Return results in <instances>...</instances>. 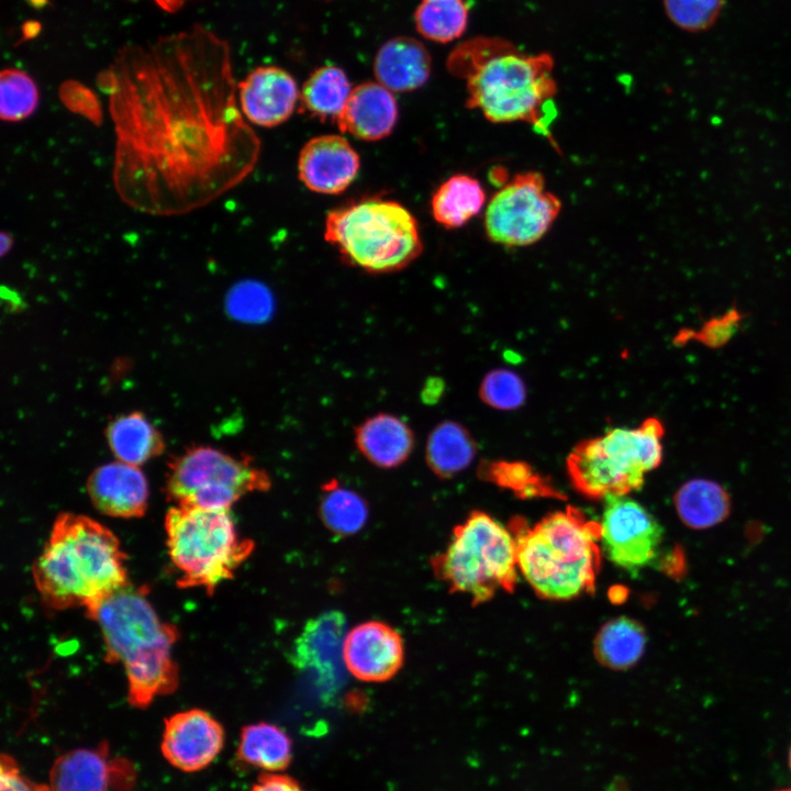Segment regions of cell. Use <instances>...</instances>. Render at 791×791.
<instances>
[{"label": "cell", "instance_id": "3957f363", "mask_svg": "<svg viewBox=\"0 0 791 791\" xmlns=\"http://www.w3.org/2000/svg\"><path fill=\"white\" fill-rule=\"evenodd\" d=\"M119 538L81 514L60 513L32 567L44 603L54 610H85L129 583Z\"/></svg>", "mask_w": 791, "mask_h": 791}, {"label": "cell", "instance_id": "ffe728a7", "mask_svg": "<svg viewBox=\"0 0 791 791\" xmlns=\"http://www.w3.org/2000/svg\"><path fill=\"white\" fill-rule=\"evenodd\" d=\"M398 120L393 92L379 82L367 81L352 92L336 119L338 129L363 141L387 137Z\"/></svg>", "mask_w": 791, "mask_h": 791}, {"label": "cell", "instance_id": "30bf717a", "mask_svg": "<svg viewBox=\"0 0 791 791\" xmlns=\"http://www.w3.org/2000/svg\"><path fill=\"white\" fill-rule=\"evenodd\" d=\"M165 486L175 505L230 510L242 497L269 490L271 480L248 456L196 446L169 461Z\"/></svg>", "mask_w": 791, "mask_h": 791}, {"label": "cell", "instance_id": "5bb4252c", "mask_svg": "<svg viewBox=\"0 0 791 791\" xmlns=\"http://www.w3.org/2000/svg\"><path fill=\"white\" fill-rule=\"evenodd\" d=\"M343 658L346 670L356 679L385 682L393 678L403 666V639L389 624L367 621L346 634Z\"/></svg>", "mask_w": 791, "mask_h": 791}, {"label": "cell", "instance_id": "9a60e30c", "mask_svg": "<svg viewBox=\"0 0 791 791\" xmlns=\"http://www.w3.org/2000/svg\"><path fill=\"white\" fill-rule=\"evenodd\" d=\"M135 772L125 759H111L104 744L94 749L79 748L59 756L49 772L53 791H109L127 789Z\"/></svg>", "mask_w": 791, "mask_h": 791}, {"label": "cell", "instance_id": "7a4b0ae2", "mask_svg": "<svg viewBox=\"0 0 791 791\" xmlns=\"http://www.w3.org/2000/svg\"><path fill=\"white\" fill-rule=\"evenodd\" d=\"M549 53L525 54L506 40L479 36L456 46L447 69L466 81L470 109L492 123L524 122L552 138L557 83Z\"/></svg>", "mask_w": 791, "mask_h": 791}, {"label": "cell", "instance_id": "603a6c76", "mask_svg": "<svg viewBox=\"0 0 791 791\" xmlns=\"http://www.w3.org/2000/svg\"><path fill=\"white\" fill-rule=\"evenodd\" d=\"M675 506L684 525L704 530L720 524L729 515L731 498L720 483L695 478L679 487Z\"/></svg>", "mask_w": 791, "mask_h": 791}, {"label": "cell", "instance_id": "ab89813d", "mask_svg": "<svg viewBox=\"0 0 791 791\" xmlns=\"http://www.w3.org/2000/svg\"><path fill=\"white\" fill-rule=\"evenodd\" d=\"M13 246V236L5 231L0 234V255L5 256Z\"/></svg>", "mask_w": 791, "mask_h": 791}, {"label": "cell", "instance_id": "9c48e42d", "mask_svg": "<svg viewBox=\"0 0 791 791\" xmlns=\"http://www.w3.org/2000/svg\"><path fill=\"white\" fill-rule=\"evenodd\" d=\"M664 431L659 420L649 417L638 427H616L582 442L567 461L573 486L594 499L639 489L661 463Z\"/></svg>", "mask_w": 791, "mask_h": 791}, {"label": "cell", "instance_id": "4fadbf2b", "mask_svg": "<svg viewBox=\"0 0 791 791\" xmlns=\"http://www.w3.org/2000/svg\"><path fill=\"white\" fill-rule=\"evenodd\" d=\"M222 725L208 712L191 709L165 721L161 753L167 761L186 772L208 767L224 745Z\"/></svg>", "mask_w": 791, "mask_h": 791}, {"label": "cell", "instance_id": "d4e9b609", "mask_svg": "<svg viewBox=\"0 0 791 791\" xmlns=\"http://www.w3.org/2000/svg\"><path fill=\"white\" fill-rule=\"evenodd\" d=\"M486 203L481 183L468 175H454L445 180L431 200L434 220L446 229H456L477 215Z\"/></svg>", "mask_w": 791, "mask_h": 791}, {"label": "cell", "instance_id": "7402d4cb", "mask_svg": "<svg viewBox=\"0 0 791 791\" xmlns=\"http://www.w3.org/2000/svg\"><path fill=\"white\" fill-rule=\"evenodd\" d=\"M355 444L370 464L389 469L409 458L414 447V435L400 417L378 413L355 428Z\"/></svg>", "mask_w": 791, "mask_h": 791}, {"label": "cell", "instance_id": "8fae6325", "mask_svg": "<svg viewBox=\"0 0 791 791\" xmlns=\"http://www.w3.org/2000/svg\"><path fill=\"white\" fill-rule=\"evenodd\" d=\"M560 207L539 172L517 174L490 199L484 212L486 234L508 247L532 245L550 229Z\"/></svg>", "mask_w": 791, "mask_h": 791}, {"label": "cell", "instance_id": "d6986e66", "mask_svg": "<svg viewBox=\"0 0 791 791\" xmlns=\"http://www.w3.org/2000/svg\"><path fill=\"white\" fill-rule=\"evenodd\" d=\"M88 495L102 514L141 517L148 505V483L138 466L113 461L96 468L86 483Z\"/></svg>", "mask_w": 791, "mask_h": 791}, {"label": "cell", "instance_id": "7c38bea8", "mask_svg": "<svg viewBox=\"0 0 791 791\" xmlns=\"http://www.w3.org/2000/svg\"><path fill=\"white\" fill-rule=\"evenodd\" d=\"M600 522L601 548L616 566L637 571L659 556L662 528L639 503L623 495H608Z\"/></svg>", "mask_w": 791, "mask_h": 791}, {"label": "cell", "instance_id": "f1b7e54d", "mask_svg": "<svg viewBox=\"0 0 791 791\" xmlns=\"http://www.w3.org/2000/svg\"><path fill=\"white\" fill-rule=\"evenodd\" d=\"M646 645L644 628L628 617H617L599 631L594 653L597 659L612 669H626L642 657Z\"/></svg>", "mask_w": 791, "mask_h": 791}, {"label": "cell", "instance_id": "1f68e13d", "mask_svg": "<svg viewBox=\"0 0 791 791\" xmlns=\"http://www.w3.org/2000/svg\"><path fill=\"white\" fill-rule=\"evenodd\" d=\"M0 93V116L3 121H22L32 115L37 108V87L34 80L20 69L2 70Z\"/></svg>", "mask_w": 791, "mask_h": 791}, {"label": "cell", "instance_id": "f35d334b", "mask_svg": "<svg viewBox=\"0 0 791 791\" xmlns=\"http://www.w3.org/2000/svg\"><path fill=\"white\" fill-rule=\"evenodd\" d=\"M527 475V468L524 466H506L503 472H501L500 475L501 483L515 489L527 490V484L524 483L525 480L528 481Z\"/></svg>", "mask_w": 791, "mask_h": 791}, {"label": "cell", "instance_id": "ba28073f", "mask_svg": "<svg viewBox=\"0 0 791 791\" xmlns=\"http://www.w3.org/2000/svg\"><path fill=\"white\" fill-rule=\"evenodd\" d=\"M431 566L450 591L467 594L479 604L499 590L514 589L516 542L495 519L475 511L454 528L446 549L432 558Z\"/></svg>", "mask_w": 791, "mask_h": 791}, {"label": "cell", "instance_id": "83f0119b", "mask_svg": "<svg viewBox=\"0 0 791 791\" xmlns=\"http://www.w3.org/2000/svg\"><path fill=\"white\" fill-rule=\"evenodd\" d=\"M352 86L345 71L336 66L315 69L300 91L301 112L321 121H336L350 92Z\"/></svg>", "mask_w": 791, "mask_h": 791}, {"label": "cell", "instance_id": "2e32d148", "mask_svg": "<svg viewBox=\"0 0 791 791\" xmlns=\"http://www.w3.org/2000/svg\"><path fill=\"white\" fill-rule=\"evenodd\" d=\"M243 115L253 124L274 127L286 122L300 99L294 78L277 66H260L237 85Z\"/></svg>", "mask_w": 791, "mask_h": 791}, {"label": "cell", "instance_id": "836d02e7", "mask_svg": "<svg viewBox=\"0 0 791 791\" xmlns=\"http://www.w3.org/2000/svg\"><path fill=\"white\" fill-rule=\"evenodd\" d=\"M726 0H662L668 19L687 32H702L720 18Z\"/></svg>", "mask_w": 791, "mask_h": 791}, {"label": "cell", "instance_id": "60d3db41", "mask_svg": "<svg viewBox=\"0 0 791 791\" xmlns=\"http://www.w3.org/2000/svg\"><path fill=\"white\" fill-rule=\"evenodd\" d=\"M156 3L164 10L168 12H175L179 10L185 1L187 0H155Z\"/></svg>", "mask_w": 791, "mask_h": 791}, {"label": "cell", "instance_id": "7bdbcfd3", "mask_svg": "<svg viewBox=\"0 0 791 791\" xmlns=\"http://www.w3.org/2000/svg\"><path fill=\"white\" fill-rule=\"evenodd\" d=\"M776 791H791V787H789V788H783V789H779V790H776Z\"/></svg>", "mask_w": 791, "mask_h": 791}, {"label": "cell", "instance_id": "484cf974", "mask_svg": "<svg viewBox=\"0 0 791 791\" xmlns=\"http://www.w3.org/2000/svg\"><path fill=\"white\" fill-rule=\"evenodd\" d=\"M237 756L245 764L266 772H281L291 762L292 743L282 728L259 722L242 729Z\"/></svg>", "mask_w": 791, "mask_h": 791}, {"label": "cell", "instance_id": "d6a6232c", "mask_svg": "<svg viewBox=\"0 0 791 791\" xmlns=\"http://www.w3.org/2000/svg\"><path fill=\"white\" fill-rule=\"evenodd\" d=\"M272 308V296L269 289L254 280L234 285L226 297L229 313L242 321H265L271 314Z\"/></svg>", "mask_w": 791, "mask_h": 791}, {"label": "cell", "instance_id": "b9f144b4", "mask_svg": "<svg viewBox=\"0 0 791 791\" xmlns=\"http://www.w3.org/2000/svg\"><path fill=\"white\" fill-rule=\"evenodd\" d=\"M788 759H789V766H790V769H791V747H790V750H789V757H788Z\"/></svg>", "mask_w": 791, "mask_h": 791}, {"label": "cell", "instance_id": "8992f818", "mask_svg": "<svg viewBox=\"0 0 791 791\" xmlns=\"http://www.w3.org/2000/svg\"><path fill=\"white\" fill-rule=\"evenodd\" d=\"M324 238L345 263L370 274L402 270L423 249L414 215L401 203L380 198L328 212Z\"/></svg>", "mask_w": 791, "mask_h": 791}, {"label": "cell", "instance_id": "ac0fdd59", "mask_svg": "<svg viewBox=\"0 0 791 791\" xmlns=\"http://www.w3.org/2000/svg\"><path fill=\"white\" fill-rule=\"evenodd\" d=\"M345 616L328 611L310 620L296 639L291 660L300 670L319 677L325 686L337 684L345 667L344 639L347 633Z\"/></svg>", "mask_w": 791, "mask_h": 791}, {"label": "cell", "instance_id": "d590c367", "mask_svg": "<svg viewBox=\"0 0 791 791\" xmlns=\"http://www.w3.org/2000/svg\"><path fill=\"white\" fill-rule=\"evenodd\" d=\"M60 100L71 112L77 113L96 125L103 120L101 104L88 88L76 81H67L60 88Z\"/></svg>", "mask_w": 791, "mask_h": 791}, {"label": "cell", "instance_id": "e0dca14e", "mask_svg": "<svg viewBox=\"0 0 791 791\" xmlns=\"http://www.w3.org/2000/svg\"><path fill=\"white\" fill-rule=\"evenodd\" d=\"M360 167L357 152L341 135H320L308 141L298 158V175L311 191L337 194L355 180Z\"/></svg>", "mask_w": 791, "mask_h": 791}, {"label": "cell", "instance_id": "f546056e", "mask_svg": "<svg viewBox=\"0 0 791 791\" xmlns=\"http://www.w3.org/2000/svg\"><path fill=\"white\" fill-rule=\"evenodd\" d=\"M468 21L469 8L465 0H421L414 12L416 31L436 43L459 38Z\"/></svg>", "mask_w": 791, "mask_h": 791}, {"label": "cell", "instance_id": "e575fe53", "mask_svg": "<svg viewBox=\"0 0 791 791\" xmlns=\"http://www.w3.org/2000/svg\"><path fill=\"white\" fill-rule=\"evenodd\" d=\"M480 397L483 402L499 410H514L522 405L526 389L522 379L508 369H494L482 380Z\"/></svg>", "mask_w": 791, "mask_h": 791}, {"label": "cell", "instance_id": "8d00e7d4", "mask_svg": "<svg viewBox=\"0 0 791 791\" xmlns=\"http://www.w3.org/2000/svg\"><path fill=\"white\" fill-rule=\"evenodd\" d=\"M0 780L1 791H53L51 787L37 784L25 778L14 759L8 755L1 757Z\"/></svg>", "mask_w": 791, "mask_h": 791}, {"label": "cell", "instance_id": "44dd1931", "mask_svg": "<svg viewBox=\"0 0 791 791\" xmlns=\"http://www.w3.org/2000/svg\"><path fill=\"white\" fill-rule=\"evenodd\" d=\"M431 56L416 38L397 36L378 49L374 60L377 82L392 92H406L422 87L431 75Z\"/></svg>", "mask_w": 791, "mask_h": 791}, {"label": "cell", "instance_id": "6da1fadb", "mask_svg": "<svg viewBox=\"0 0 791 791\" xmlns=\"http://www.w3.org/2000/svg\"><path fill=\"white\" fill-rule=\"evenodd\" d=\"M98 83L114 126V189L130 208L186 214L254 169L259 140L237 105L227 43L208 29L123 46Z\"/></svg>", "mask_w": 791, "mask_h": 791}, {"label": "cell", "instance_id": "277c9868", "mask_svg": "<svg viewBox=\"0 0 791 791\" xmlns=\"http://www.w3.org/2000/svg\"><path fill=\"white\" fill-rule=\"evenodd\" d=\"M147 594L146 588L129 582L86 610L100 628L105 661L122 664L129 701L140 709L158 695L172 693L179 683L172 657L178 628L158 616Z\"/></svg>", "mask_w": 791, "mask_h": 791}, {"label": "cell", "instance_id": "5b68a950", "mask_svg": "<svg viewBox=\"0 0 791 791\" xmlns=\"http://www.w3.org/2000/svg\"><path fill=\"white\" fill-rule=\"evenodd\" d=\"M511 532L519 569L539 597L567 600L593 591L601 562L600 522L568 508L533 526L515 519Z\"/></svg>", "mask_w": 791, "mask_h": 791}, {"label": "cell", "instance_id": "4316f807", "mask_svg": "<svg viewBox=\"0 0 791 791\" xmlns=\"http://www.w3.org/2000/svg\"><path fill=\"white\" fill-rule=\"evenodd\" d=\"M476 446L464 426L445 421L436 425L426 443V463L430 469L441 478H449L472 461Z\"/></svg>", "mask_w": 791, "mask_h": 791}, {"label": "cell", "instance_id": "52a82bcc", "mask_svg": "<svg viewBox=\"0 0 791 791\" xmlns=\"http://www.w3.org/2000/svg\"><path fill=\"white\" fill-rule=\"evenodd\" d=\"M168 555L180 572L179 588L209 595L246 561L255 543L239 535L230 510L174 505L165 516Z\"/></svg>", "mask_w": 791, "mask_h": 791}, {"label": "cell", "instance_id": "4dcf8cb0", "mask_svg": "<svg viewBox=\"0 0 791 791\" xmlns=\"http://www.w3.org/2000/svg\"><path fill=\"white\" fill-rule=\"evenodd\" d=\"M325 527L337 536L360 531L368 519V505L355 491L343 488L336 480L325 483L319 506Z\"/></svg>", "mask_w": 791, "mask_h": 791}, {"label": "cell", "instance_id": "74e56055", "mask_svg": "<svg viewBox=\"0 0 791 791\" xmlns=\"http://www.w3.org/2000/svg\"><path fill=\"white\" fill-rule=\"evenodd\" d=\"M250 791H307L292 777L280 772H265Z\"/></svg>", "mask_w": 791, "mask_h": 791}, {"label": "cell", "instance_id": "cb8c5ba5", "mask_svg": "<svg viewBox=\"0 0 791 791\" xmlns=\"http://www.w3.org/2000/svg\"><path fill=\"white\" fill-rule=\"evenodd\" d=\"M107 439L118 460L134 466L159 456L165 449L161 434L140 412L113 420L107 427Z\"/></svg>", "mask_w": 791, "mask_h": 791}]
</instances>
